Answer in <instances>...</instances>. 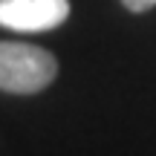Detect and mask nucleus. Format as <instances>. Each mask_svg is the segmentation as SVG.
Wrapping results in <instances>:
<instances>
[{
	"label": "nucleus",
	"mask_w": 156,
	"mask_h": 156,
	"mask_svg": "<svg viewBox=\"0 0 156 156\" xmlns=\"http://www.w3.org/2000/svg\"><path fill=\"white\" fill-rule=\"evenodd\" d=\"M122 6L133 15H142V12H151L156 6V0H122Z\"/></svg>",
	"instance_id": "nucleus-3"
},
{
	"label": "nucleus",
	"mask_w": 156,
	"mask_h": 156,
	"mask_svg": "<svg viewBox=\"0 0 156 156\" xmlns=\"http://www.w3.org/2000/svg\"><path fill=\"white\" fill-rule=\"evenodd\" d=\"M69 17V0H0V26L12 32H49Z\"/></svg>",
	"instance_id": "nucleus-2"
},
{
	"label": "nucleus",
	"mask_w": 156,
	"mask_h": 156,
	"mask_svg": "<svg viewBox=\"0 0 156 156\" xmlns=\"http://www.w3.org/2000/svg\"><path fill=\"white\" fill-rule=\"evenodd\" d=\"M58 75V61L49 49L20 41H0V93L35 95Z\"/></svg>",
	"instance_id": "nucleus-1"
}]
</instances>
